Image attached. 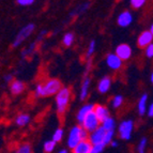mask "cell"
Instances as JSON below:
<instances>
[{
	"instance_id": "cell-1",
	"label": "cell",
	"mask_w": 153,
	"mask_h": 153,
	"mask_svg": "<svg viewBox=\"0 0 153 153\" xmlns=\"http://www.w3.org/2000/svg\"><path fill=\"white\" fill-rule=\"evenodd\" d=\"M62 87H63V85L60 79L56 78V77H51V78H47L43 82L36 84L34 91H33V97L36 99L55 97L62 89Z\"/></svg>"
},
{
	"instance_id": "cell-2",
	"label": "cell",
	"mask_w": 153,
	"mask_h": 153,
	"mask_svg": "<svg viewBox=\"0 0 153 153\" xmlns=\"http://www.w3.org/2000/svg\"><path fill=\"white\" fill-rule=\"evenodd\" d=\"M72 89L69 87H62V89L55 95V105H56V111L60 121H63L64 115L69 108V105L72 100Z\"/></svg>"
},
{
	"instance_id": "cell-3",
	"label": "cell",
	"mask_w": 153,
	"mask_h": 153,
	"mask_svg": "<svg viewBox=\"0 0 153 153\" xmlns=\"http://www.w3.org/2000/svg\"><path fill=\"white\" fill-rule=\"evenodd\" d=\"M89 139V133L82 128V125H75L71 128L68 138V146L69 148L73 149L82 140Z\"/></svg>"
},
{
	"instance_id": "cell-4",
	"label": "cell",
	"mask_w": 153,
	"mask_h": 153,
	"mask_svg": "<svg viewBox=\"0 0 153 153\" xmlns=\"http://www.w3.org/2000/svg\"><path fill=\"white\" fill-rule=\"evenodd\" d=\"M34 31H36V24L34 23H29L24 26L23 28L18 31L17 34L14 38V40H13L12 48H18L24 42H26L32 36Z\"/></svg>"
},
{
	"instance_id": "cell-5",
	"label": "cell",
	"mask_w": 153,
	"mask_h": 153,
	"mask_svg": "<svg viewBox=\"0 0 153 153\" xmlns=\"http://www.w3.org/2000/svg\"><path fill=\"white\" fill-rule=\"evenodd\" d=\"M80 125L90 134V133H92L93 131H95L97 128L101 126V122H100V120L97 119L94 112L91 111L87 117L85 118Z\"/></svg>"
},
{
	"instance_id": "cell-6",
	"label": "cell",
	"mask_w": 153,
	"mask_h": 153,
	"mask_svg": "<svg viewBox=\"0 0 153 153\" xmlns=\"http://www.w3.org/2000/svg\"><path fill=\"white\" fill-rule=\"evenodd\" d=\"M133 130H134V122L133 120H124L119 124L118 133L121 139L123 140H128L132 136Z\"/></svg>"
},
{
	"instance_id": "cell-7",
	"label": "cell",
	"mask_w": 153,
	"mask_h": 153,
	"mask_svg": "<svg viewBox=\"0 0 153 153\" xmlns=\"http://www.w3.org/2000/svg\"><path fill=\"white\" fill-rule=\"evenodd\" d=\"M90 85H91V77H90L89 74H85L82 84H80V88H79V93H78V97L82 102H85L88 99V97H89Z\"/></svg>"
},
{
	"instance_id": "cell-8",
	"label": "cell",
	"mask_w": 153,
	"mask_h": 153,
	"mask_svg": "<svg viewBox=\"0 0 153 153\" xmlns=\"http://www.w3.org/2000/svg\"><path fill=\"white\" fill-rule=\"evenodd\" d=\"M115 54L117 55L122 61H128V59H131L133 55V49L128 44L126 43H121L116 47Z\"/></svg>"
},
{
	"instance_id": "cell-9",
	"label": "cell",
	"mask_w": 153,
	"mask_h": 153,
	"mask_svg": "<svg viewBox=\"0 0 153 153\" xmlns=\"http://www.w3.org/2000/svg\"><path fill=\"white\" fill-rule=\"evenodd\" d=\"M105 62H106V65H107L110 70H112V71H119L123 65V61L115 54V53L108 54L107 56H106V58H105Z\"/></svg>"
},
{
	"instance_id": "cell-10",
	"label": "cell",
	"mask_w": 153,
	"mask_h": 153,
	"mask_svg": "<svg viewBox=\"0 0 153 153\" xmlns=\"http://www.w3.org/2000/svg\"><path fill=\"white\" fill-rule=\"evenodd\" d=\"M107 131L103 128L102 126L97 128L95 131L89 134V140L92 145H99V143H104L105 136H106Z\"/></svg>"
},
{
	"instance_id": "cell-11",
	"label": "cell",
	"mask_w": 153,
	"mask_h": 153,
	"mask_svg": "<svg viewBox=\"0 0 153 153\" xmlns=\"http://www.w3.org/2000/svg\"><path fill=\"white\" fill-rule=\"evenodd\" d=\"M133 23V14L131 11L125 10L119 14L117 18V24L121 28H128Z\"/></svg>"
},
{
	"instance_id": "cell-12",
	"label": "cell",
	"mask_w": 153,
	"mask_h": 153,
	"mask_svg": "<svg viewBox=\"0 0 153 153\" xmlns=\"http://www.w3.org/2000/svg\"><path fill=\"white\" fill-rule=\"evenodd\" d=\"M153 43V36L150 32V30H146L138 36L137 38V45L140 48H146L148 45Z\"/></svg>"
},
{
	"instance_id": "cell-13",
	"label": "cell",
	"mask_w": 153,
	"mask_h": 153,
	"mask_svg": "<svg viewBox=\"0 0 153 153\" xmlns=\"http://www.w3.org/2000/svg\"><path fill=\"white\" fill-rule=\"evenodd\" d=\"M112 85V79L109 76H104L100 79L97 82V89L100 94H106L108 91L110 90Z\"/></svg>"
},
{
	"instance_id": "cell-14",
	"label": "cell",
	"mask_w": 153,
	"mask_h": 153,
	"mask_svg": "<svg viewBox=\"0 0 153 153\" xmlns=\"http://www.w3.org/2000/svg\"><path fill=\"white\" fill-rule=\"evenodd\" d=\"M9 89H10L11 94L16 97V95H21L26 90V84L21 80V79H14L10 85H9Z\"/></svg>"
},
{
	"instance_id": "cell-15",
	"label": "cell",
	"mask_w": 153,
	"mask_h": 153,
	"mask_svg": "<svg viewBox=\"0 0 153 153\" xmlns=\"http://www.w3.org/2000/svg\"><path fill=\"white\" fill-rule=\"evenodd\" d=\"M93 112L100 120V122L102 123L105 119H107L109 116V109H108L105 105L103 104H94V108H93Z\"/></svg>"
},
{
	"instance_id": "cell-16",
	"label": "cell",
	"mask_w": 153,
	"mask_h": 153,
	"mask_svg": "<svg viewBox=\"0 0 153 153\" xmlns=\"http://www.w3.org/2000/svg\"><path fill=\"white\" fill-rule=\"evenodd\" d=\"M93 108H94V104H91V103H86L79 108L78 112L76 115V119L79 122V124H82V122L84 121V119L89 115L90 112L93 111Z\"/></svg>"
},
{
	"instance_id": "cell-17",
	"label": "cell",
	"mask_w": 153,
	"mask_h": 153,
	"mask_svg": "<svg viewBox=\"0 0 153 153\" xmlns=\"http://www.w3.org/2000/svg\"><path fill=\"white\" fill-rule=\"evenodd\" d=\"M92 147L93 145L90 143L89 139L82 140L75 148L72 149V153H91Z\"/></svg>"
},
{
	"instance_id": "cell-18",
	"label": "cell",
	"mask_w": 153,
	"mask_h": 153,
	"mask_svg": "<svg viewBox=\"0 0 153 153\" xmlns=\"http://www.w3.org/2000/svg\"><path fill=\"white\" fill-rule=\"evenodd\" d=\"M90 8V2L89 1H86V2H82L80 4H78L74 10H72L70 12L69 16L70 17H75V16H78V15H82L84 14L85 12H87Z\"/></svg>"
},
{
	"instance_id": "cell-19",
	"label": "cell",
	"mask_w": 153,
	"mask_h": 153,
	"mask_svg": "<svg viewBox=\"0 0 153 153\" xmlns=\"http://www.w3.org/2000/svg\"><path fill=\"white\" fill-rule=\"evenodd\" d=\"M147 109H148V94L145 93L143 94L139 100H138V103H137V110H138V114L140 116H143L147 112Z\"/></svg>"
},
{
	"instance_id": "cell-20",
	"label": "cell",
	"mask_w": 153,
	"mask_h": 153,
	"mask_svg": "<svg viewBox=\"0 0 153 153\" xmlns=\"http://www.w3.org/2000/svg\"><path fill=\"white\" fill-rule=\"evenodd\" d=\"M75 43V34L71 31L69 32H65L62 36V40H61V44L63 47L65 48H70L72 46L74 45Z\"/></svg>"
},
{
	"instance_id": "cell-21",
	"label": "cell",
	"mask_w": 153,
	"mask_h": 153,
	"mask_svg": "<svg viewBox=\"0 0 153 153\" xmlns=\"http://www.w3.org/2000/svg\"><path fill=\"white\" fill-rule=\"evenodd\" d=\"M36 45H38V42L34 41V42H32V43L29 44L26 48H24L21 53L22 59H28V58H30V57H32L33 53H34L36 49Z\"/></svg>"
},
{
	"instance_id": "cell-22",
	"label": "cell",
	"mask_w": 153,
	"mask_h": 153,
	"mask_svg": "<svg viewBox=\"0 0 153 153\" xmlns=\"http://www.w3.org/2000/svg\"><path fill=\"white\" fill-rule=\"evenodd\" d=\"M31 118L29 116V114L27 112H21V114H18L17 117L15 118V123L17 126L19 128H23V126H26V125L28 124L30 122Z\"/></svg>"
},
{
	"instance_id": "cell-23",
	"label": "cell",
	"mask_w": 153,
	"mask_h": 153,
	"mask_svg": "<svg viewBox=\"0 0 153 153\" xmlns=\"http://www.w3.org/2000/svg\"><path fill=\"white\" fill-rule=\"evenodd\" d=\"M95 51H97V41L95 40H91L89 42V45L87 47V51H86V60H89V59H92L93 55H94Z\"/></svg>"
},
{
	"instance_id": "cell-24",
	"label": "cell",
	"mask_w": 153,
	"mask_h": 153,
	"mask_svg": "<svg viewBox=\"0 0 153 153\" xmlns=\"http://www.w3.org/2000/svg\"><path fill=\"white\" fill-rule=\"evenodd\" d=\"M101 126L103 128H105L106 131H112L115 130L116 128V121L112 117H108L107 119H105L102 123H101Z\"/></svg>"
},
{
	"instance_id": "cell-25",
	"label": "cell",
	"mask_w": 153,
	"mask_h": 153,
	"mask_svg": "<svg viewBox=\"0 0 153 153\" xmlns=\"http://www.w3.org/2000/svg\"><path fill=\"white\" fill-rule=\"evenodd\" d=\"M123 102H124V99H123L122 95H120V94L115 95V97H112V100H111L112 108H115V109H117V108H120L121 106H122Z\"/></svg>"
},
{
	"instance_id": "cell-26",
	"label": "cell",
	"mask_w": 153,
	"mask_h": 153,
	"mask_svg": "<svg viewBox=\"0 0 153 153\" xmlns=\"http://www.w3.org/2000/svg\"><path fill=\"white\" fill-rule=\"evenodd\" d=\"M63 128H58L55 131L54 135H53V140L55 143H60L62 140V137H63Z\"/></svg>"
},
{
	"instance_id": "cell-27",
	"label": "cell",
	"mask_w": 153,
	"mask_h": 153,
	"mask_svg": "<svg viewBox=\"0 0 153 153\" xmlns=\"http://www.w3.org/2000/svg\"><path fill=\"white\" fill-rule=\"evenodd\" d=\"M56 143L54 140H48L44 143V153H51L54 151L55 147H56Z\"/></svg>"
},
{
	"instance_id": "cell-28",
	"label": "cell",
	"mask_w": 153,
	"mask_h": 153,
	"mask_svg": "<svg viewBox=\"0 0 153 153\" xmlns=\"http://www.w3.org/2000/svg\"><path fill=\"white\" fill-rule=\"evenodd\" d=\"M146 2H147V0H130L131 7L133 9H135V10L143 8V5L146 4Z\"/></svg>"
},
{
	"instance_id": "cell-29",
	"label": "cell",
	"mask_w": 153,
	"mask_h": 153,
	"mask_svg": "<svg viewBox=\"0 0 153 153\" xmlns=\"http://www.w3.org/2000/svg\"><path fill=\"white\" fill-rule=\"evenodd\" d=\"M16 153H31V147L29 143H22L16 150Z\"/></svg>"
},
{
	"instance_id": "cell-30",
	"label": "cell",
	"mask_w": 153,
	"mask_h": 153,
	"mask_svg": "<svg viewBox=\"0 0 153 153\" xmlns=\"http://www.w3.org/2000/svg\"><path fill=\"white\" fill-rule=\"evenodd\" d=\"M147 143H148L147 138H143V139H141V140L139 141V143H138V147H137L138 153H145L146 152V148H147Z\"/></svg>"
},
{
	"instance_id": "cell-31",
	"label": "cell",
	"mask_w": 153,
	"mask_h": 153,
	"mask_svg": "<svg viewBox=\"0 0 153 153\" xmlns=\"http://www.w3.org/2000/svg\"><path fill=\"white\" fill-rule=\"evenodd\" d=\"M114 135H115V130L107 131V133H106V136H105V140H104L105 145H108V143H111L112 139H114Z\"/></svg>"
},
{
	"instance_id": "cell-32",
	"label": "cell",
	"mask_w": 153,
	"mask_h": 153,
	"mask_svg": "<svg viewBox=\"0 0 153 153\" xmlns=\"http://www.w3.org/2000/svg\"><path fill=\"white\" fill-rule=\"evenodd\" d=\"M36 0H16V3H17L19 7H30L34 3Z\"/></svg>"
},
{
	"instance_id": "cell-33",
	"label": "cell",
	"mask_w": 153,
	"mask_h": 153,
	"mask_svg": "<svg viewBox=\"0 0 153 153\" xmlns=\"http://www.w3.org/2000/svg\"><path fill=\"white\" fill-rule=\"evenodd\" d=\"M105 143H99V145H93L91 153H102V151L105 148Z\"/></svg>"
},
{
	"instance_id": "cell-34",
	"label": "cell",
	"mask_w": 153,
	"mask_h": 153,
	"mask_svg": "<svg viewBox=\"0 0 153 153\" xmlns=\"http://www.w3.org/2000/svg\"><path fill=\"white\" fill-rule=\"evenodd\" d=\"M145 55L148 58H153V43H151L145 48Z\"/></svg>"
},
{
	"instance_id": "cell-35",
	"label": "cell",
	"mask_w": 153,
	"mask_h": 153,
	"mask_svg": "<svg viewBox=\"0 0 153 153\" xmlns=\"http://www.w3.org/2000/svg\"><path fill=\"white\" fill-rule=\"evenodd\" d=\"M14 79L15 78H14L13 74H5L4 76H3V82H4V84H7V85H10Z\"/></svg>"
},
{
	"instance_id": "cell-36",
	"label": "cell",
	"mask_w": 153,
	"mask_h": 153,
	"mask_svg": "<svg viewBox=\"0 0 153 153\" xmlns=\"http://www.w3.org/2000/svg\"><path fill=\"white\" fill-rule=\"evenodd\" d=\"M46 33H47V30H42L41 32L39 33V36H36V41L38 42V43H39V42H41L42 40H43V39H44V36H46Z\"/></svg>"
},
{
	"instance_id": "cell-37",
	"label": "cell",
	"mask_w": 153,
	"mask_h": 153,
	"mask_svg": "<svg viewBox=\"0 0 153 153\" xmlns=\"http://www.w3.org/2000/svg\"><path fill=\"white\" fill-rule=\"evenodd\" d=\"M147 114H148L149 117H153V102L151 103L148 106V109H147Z\"/></svg>"
},
{
	"instance_id": "cell-38",
	"label": "cell",
	"mask_w": 153,
	"mask_h": 153,
	"mask_svg": "<svg viewBox=\"0 0 153 153\" xmlns=\"http://www.w3.org/2000/svg\"><path fill=\"white\" fill-rule=\"evenodd\" d=\"M110 145L112 146V147H116L117 146V141H115V140H112L111 143H110Z\"/></svg>"
},
{
	"instance_id": "cell-39",
	"label": "cell",
	"mask_w": 153,
	"mask_h": 153,
	"mask_svg": "<svg viewBox=\"0 0 153 153\" xmlns=\"http://www.w3.org/2000/svg\"><path fill=\"white\" fill-rule=\"evenodd\" d=\"M150 32L152 33V36H153V24L151 25V27H150Z\"/></svg>"
},
{
	"instance_id": "cell-40",
	"label": "cell",
	"mask_w": 153,
	"mask_h": 153,
	"mask_svg": "<svg viewBox=\"0 0 153 153\" xmlns=\"http://www.w3.org/2000/svg\"><path fill=\"white\" fill-rule=\"evenodd\" d=\"M150 79H151V82L153 84V72L151 73V77H150Z\"/></svg>"
},
{
	"instance_id": "cell-41",
	"label": "cell",
	"mask_w": 153,
	"mask_h": 153,
	"mask_svg": "<svg viewBox=\"0 0 153 153\" xmlns=\"http://www.w3.org/2000/svg\"><path fill=\"white\" fill-rule=\"evenodd\" d=\"M59 153H68V151H66V150H64V149H63V150H61V151H60V152H59Z\"/></svg>"
},
{
	"instance_id": "cell-42",
	"label": "cell",
	"mask_w": 153,
	"mask_h": 153,
	"mask_svg": "<svg viewBox=\"0 0 153 153\" xmlns=\"http://www.w3.org/2000/svg\"><path fill=\"white\" fill-rule=\"evenodd\" d=\"M118 1H120V0H118Z\"/></svg>"
}]
</instances>
